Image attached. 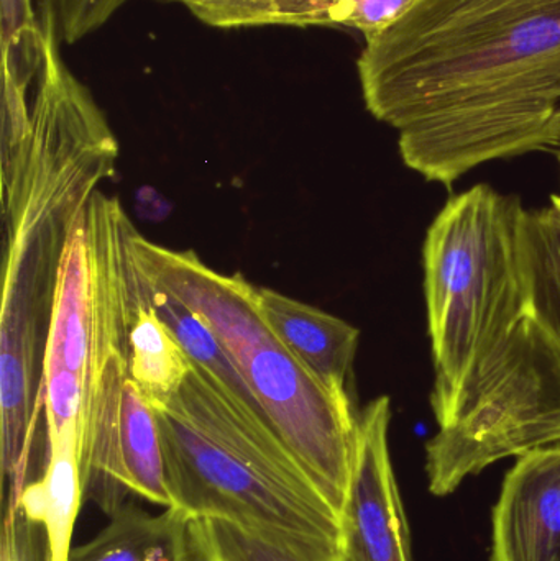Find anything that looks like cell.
I'll use <instances>...</instances> for the list:
<instances>
[{"label":"cell","mask_w":560,"mask_h":561,"mask_svg":"<svg viewBox=\"0 0 560 561\" xmlns=\"http://www.w3.org/2000/svg\"><path fill=\"white\" fill-rule=\"evenodd\" d=\"M523 213L518 197L477 184L450 197L427 229L434 496L496 461L560 445V339L529 293Z\"/></svg>","instance_id":"6da1fadb"},{"label":"cell","mask_w":560,"mask_h":561,"mask_svg":"<svg viewBox=\"0 0 560 561\" xmlns=\"http://www.w3.org/2000/svg\"><path fill=\"white\" fill-rule=\"evenodd\" d=\"M357 71L368 112L431 183L560 151V0H420L365 42Z\"/></svg>","instance_id":"7a4b0ae2"},{"label":"cell","mask_w":560,"mask_h":561,"mask_svg":"<svg viewBox=\"0 0 560 561\" xmlns=\"http://www.w3.org/2000/svg\"><path fill=\"white\" fill-rule=\"evenodd\" d=\"M157 414L171 506L306 560H341V514L285 442L216 376L191 362L183 388Z\"/></svg>","instance_id":"3957f363"},{"label":"cell","mask_w":560,"mask_h":561,"mask_svg":"<svg viewBox=\"0 0 560 561\" xmlns=\"http://www.w3.org/2000/svg\"><path fill=\"white\" fill-rule=\"evenodd\" d=\"M141 279L199 313L239 366L266 424L342 514L354 473L357 415L286 348L260 309L259 287L222 275L194 252L164 249L130 233Z\"/></svg>","instance_id":"277c9868"},{"label":"cell","mask_w":560,"mask_h":561,"mask_svg":"<svg viewBox=\"0 0 560 561\" xmlns=\"http://www.w3.org/2000/svg\"><path fill=\"white\" fill-rule=\"evenodd\" d=\"M117 157L104 112L61 55L48 53L25 128L2 141L5 250L48 227L72 224Z\"/></svg>","instance_id":"5b68a950"},{"label":"cell","mask_w":560,"mask_h":561,"mask_svg":"<svg viewBox=\"0 0 560 561\" xmlns=\"http://www.w3.org/2000/svg\"><path fill=\"white\" fill-rule=\"evenodd\" d=\"M391 402L380 396L357 415V451L342 510L339 561H413L410 533L391 465Z\"/></svg>","instance_id":"8992f818"},{"label":"cell","mask_w":560,"mask_h":561,"mask_svg":"<svg viewBox=\"0 0 560 561\" xmlns=\"http://www.w3.org/2000/svg\"><path fill=\"white\" fill-rule=\"evenodd\" d=\"M492 561H560V445L518 457L493 510Z\"/></svg>","instance_id":"52a82bcc"},{"label":"cell","mask_w":560,"mask_h":561,"mask_svg":"<svg viewBox=\"0 0 560 561\" xmlns=\"http://www.w3.org/2000/svg\"><path fill=\"white\" fill-rule=\"evenodd\" d=\"M108 519L68 561H213L204 519L180 507L153 516L128 501Z\"/></svg>","instance_id":"ba28073f"},{"label":"cell","mask_w":560,"mask_h":561,"mask_svg":"<svg viewBox=\"0 0 560 561\" xmlns=\"http://www.w3.org/2000/svg\"><path fill=\"white\" fill-rule=\"evenodd\" d=\"M260 309L286 348L334 394L351 399L348 379L361 332L318 307L259 287Z\"/></svg>","instance_id":"9c48e42d"},{"label":"cell","mask_w":560,"mask_h":561,"mask_svg":"<svg viewBox=\"0 0 560 561\" xmlns=\"http://www.w3.org/2000/svg\"><path fill=\"white\" fill-rule=\"evenodd\" d=\"M78 451L79 431L76 427L48 437L45 471L39 480L26 484L15 503L45 526L53 561L69 560L72 529L84 503Z\"/></svg>","instance_id":"30bf717a"},{"label":"cell","mask_w":560,"mask_h":561,"mask_svg":"<svg viewBox=\"0 0 560 561\" xmlns=\"http://www.w3.org/2000/svg\"><path fill=\"white\" fill-rule=\"evenodd\" d=\"M145 296V294H144ZM191 359L170 327L141 300L132 323L128 342V376L148 404L158 411L183 388Z\"/></svg>","instance_id":"8fae6325"},{"label":"cell","mask_w":560,"mask_h":561,"mask_svg":"<svg viewBox=\"0 0 560 561\" xmlns=\"http://www.w3.org/2000/svg\"><path fill=\"white\" fill-rule=\"evenodd\" d=\"M122 463L132 496L171 507L160 421L130 376L122 399Z\"/></svg>","instance_id":"7c38bea8"},{"label":"cell","mask_w":560,"mask_h":561,"mask_svg":"<svg viewBox=\"0 0 560 561\" xmlns=\"http://www.w3.org/2000/svg\"><path fill=\"white\" fill-rule=\"evenodd\" d=\"M141 287H144L145 299L153 307L158 317L170 327L191 362L197 363L210 375L216 376L266 424L262 408L256 402L252 389L247 385L239 366L233 363L232 356L227 353L216 333L204 322L203 317L171 294L150 286L147 280L141 279Z\"/></svg>","instance_id":"4fadbf2b"},{"label":"cell","mask_w":560,"mask_h":561,"mask_svg":"<svg viewBox=\"0 0 560 561\" xmlns=\"http://www.w3.org/2000/svg\"><path fill=\"white\" fill-rule=\"evenodd\" d=\"M48 7L42 19L35 0H2V72L5 101H26L45 55Z\"/></svg>","instance_id":"5bb4252c"},{"label":"cell","mask_w":560,"mask_h":561,"mask_svg":"<svg viewBox=\"0 0 560 561\" xmlns=\"http://www.w3.org/2000/svg\"><path fill=\"white\" fill-rule=\"evenodd\" d=\"M522 255L536 312L560 339V219L551 207L523 213Z\"/></svg>","instance_id":"9a60e30c"},{"label":"cell","mask_w":560,"mask_h":561,"mask_svg":"<svg viewBox=\"0 0 560 561\" xmlns=\"http://www.w3.org/2000/svg\"><path fill=\"white\" fill-rule=\"evenodd\" d=\"M180 3L214 28L332 26L334 0H157Z\"/></svg>","instance_id":"2e32d148"},{"label":"cell","mask_w":560,"mask_h":561,"mask_svg":"<svg viewBox=\"0 0 560 561\" xmlns=\"http://www.w3.org/2000/svg\"><path fill=\"white\" fill-rule=\"evenodd\" d=\"M213 561H311L222 520L204 519Z\"/></svg>","instance_id":"e0dca14e"},{"label":"cell","mask_w":560,"mask_h":561,"mask_svg":"<svg viewBox=\"0 0 560 561\" xmlns=\"http://www.w3.org/2000/svg\"><path fill=\"white\" fill-rule=\"evenodd\" d=\"M416 3L420 0H334L331 25L357 30L368 42L403 19Z\"/></svg>","instance_id":"ac0fdd59"},{"label":"cell","mask_w":560,"mask_h":561,"mask_svg":"<svg viewBox=\"0 0 560 561\" xmlns=\"http://www.w3.org/2000/svg\"><path fill=\"white\" fill-rule=\"evenodd\" d=\"M0 561H53L45 526L20 504L3 510Z\"/></svg>","instance_id":"d6986e66"},{"label":"cell","mask_w":560,"mask_h":561,"mask_svg":"<svg viewBox=\"0 0 560 561\" xmlns=\"http://www.w3.org/2000/svg\"><path fill=\"white\" fill-rule=\"evenodd\" d=\"M128 0H52L58 30L66 43H76L104 26Z\"/></svg>","instance_id":"ffe728a7"},{"label":"cell","mask_w":560,"mask_h":561,"mask_svg":"<svg viewBox=\"0 0 560 561\" xmlns=\"http://www.w3.org/2000/svg\"><path fill=\"white\" fill-rule=\"evenodd\" d=\"M551 209L555 210L556 216L560 219V196H552Z\"/></svg>","instance_id":"44dd1931"},{"label":"cell","mask_w":560,"mask_h":561,"mask_svg":"<svg viewBox=\"0 0 560 561\" xmlns=\"http://www.w3.org/2000/svg\"><path fill=\"white\" fill-rule=\"evenodd\" d=\"M559 160H560V151H559Z\"/></svg>","instance_id":"7402d4cb"}]
</instances>
